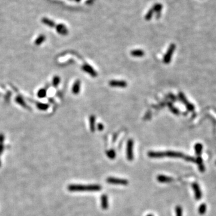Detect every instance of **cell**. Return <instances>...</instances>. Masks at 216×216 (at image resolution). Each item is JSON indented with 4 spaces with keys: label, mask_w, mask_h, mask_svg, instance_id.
Segmentation results:
<instances>
[{
    "label": "cell",
    "mask_w": 216,
    "mask_h": 216,
    "mask_svg": "<svg viewBox=\"0 0 216 216\" xmlns=\"http://www.w3.org/2000/svg\"><path fill=\"white\" fill-rule=\"evenodd\" d=\"M101 205L103 210H106L108 208V200L106 195H103L101 197Z\"/></svg>",
    "instance_id": "16"
},
{
    "label": "cell",
    "mask_w": 216,
    "mask_h": 216,
    "mask_svg": "<svg viewBox=\"0 0 216 216\" xmlns=\"http://www.w3.org/2000/svg\"><path fill=\"white\" fill-rule=\"evenodd\" d=\"M153 13H154V11H153V10L152 9H151L150 10H149L148 12L147 13L145 16V19L147 21H150L151 19L153 17Z\"/></svg>",
    "instance_id": "24"
},
{
    "label": "cell",
    "mask_w": 216,
    "mask_h": 216,
    "mask_svg": "<svg viewBox=\"0 0 216 216\" xmlns=\"http://www.w3.org/2000/svg\"><path fill=\"white\" fill-rule=\"evenodd\" d=\"M37 107L41 111H46L49 108V105L46 103H39L37 104Z\"/></svg>",
    "instance_id": "22"
},
{
    "label": "cell",
    "mask_w": 216,
    "mask_h": 216,
    "mask_svg": "<svg viewBox=\"0 0 216 216\" xmlns=\"http://www.w3.org/2000/svg\"><path fill=\"white\" fill-rule=\"evenodd\" d=\"M89 128L91 132H94L96 130V127H95V122H96V117L94 115H92L90 116L89 120Z\"/></svg>",
    "instance_id": "14"
},
{
    "label": "cell",
    "mask_w": 216,
    "mask_h": 216,
    "mask_svg": "<svg viewBox=\"0 0 216 216\" xmlns=\"http://www.w3.org/2000/svg\"><path fill=\"white\" fill-rule=\"evenodd\" d=\"M175 48H176V46H175V44H173V43H172L169 46L166 53V54L164 55V56L163 57L164 63L169 64L171 62V60L172 59V56L174 51H175Z\"/></svg>",
    "instance_id": "2"
},
{
    "label": "cell",
    "mask_w": 216,
    "mask_h": 216,
    "mask_svg": "<svg viewBox=\"0 0 216 216\" xmlns=\"http://www.w3.org/2000/svg\"><path fill=\"white\" fill-rule=\"evenodd\" d=\"M199 171H200L201 172H204L205 171V166L204 165L202 164H199Z\"/></svg>",
    "instance_id": "33"
},
{
    "label": "cell",
    "mask_w": 216,
    "mask_h": 216,
    "mask_svg": "<svg viewBox=\"0 0 216 216\" xmlns=\"http://www.w3.org/2000/svg\"><path fill=\"white\" fill-rule=\"evenodd\" d=\"M81 1V0H76V2H80Z\"/></svg>",
    "instance_id": "36"
},
{
    "label": "cell",
    "mask_w": 216,
    "mask_h": 216,
    "mask_svg": "<svg viewBox=\"0 0 216 216\" xmlns=\"http://www.w3.org/2000/svg\"><path fill=\"white\" fill-rule=\"evenodd\" d=\"M82 69L84 72L88 73L89 75H91V76H93V78H96L97 76V73L94 70V69L92 67H91V66H90L89 65H88L87 64H85L84 65H83Z\"/></svg>",
    "instance_id": "7"
},
{
    "label": "cell",
    "mask_w": 216,
    "mask_h": 216,
    "mask_svg": "<svg viewBox=\"0 0 216 216\" xmlns=\"http://www.w3.org/2000/svg\"><path fill=\"white\" fill-rule=\"evenodd\" d=\"M178 96H179V98H180V100H181V102L186 105V106L187 107V108L188 109V111H194L195 106H193V105L190 103L188 102L186 96H184V94L183 93L180 92L179 93Z\"/></svg>",
    "instance_id": "5"
},
{
    "label": "cell",
    "mask_w": 216,
    "mask_h": 216,
    "mask_svg": "<svg viewBox=\"0 0 216 216\" xmlns=\"http://www.w3.org/2000/svg\"><path fill=\"white\" fill-rule=\"evenodd\" d=\"M107 183L112 184H121V185H127L129 183V181L127 180L116 178L113 177H109L106 179Z\"/></svg>",
    "instance_id": "3"
},
{
    "label": "cell",
    "mask_w": 216,
    "mask_h": 216,
    "mask_svg": "<svg viewBox=\"0 0 216 216\" xmlns=\"http://www.w3.org/2000/svg\"><path fill=\"white\" fill-rule=\"evenodd\" d=\"M130 54L133 56H136V57H141L145 55L144 52L142 51V50L140 49H136V50H133L130 52Z\"/></svg>",
    "instance_id": "17"
},
{
    "label": "cell",
    "mask_w": 216,
    "mask_h": 216,
    "mask_svg": "<svg viewBox=\"0 0 216 216\" xmlns=\"http://www.w3.org/2000/svg\"><path fill=\"white\" fill-rule=\"evenodd\" d=\"M69 190L71 192H80V191H98L102 189V187L97 184L94 185H80L71 184L68 187Z\"/></svg>",
    "instance_id": "1"
},
{
    "label": "cell",
    "mask_w": 216,
    "mask_h": 216,
    "mask_svg": "<svg viewBox=\"0 0 216 216\" xmlns=\"http://www.w3.org/2000/svg\"><path fill=\"white\" fill-rule=\"evenodd\" d=\"M151 9L153 10L154 12H156L157 13L160 14V12L162 11V9H163V6L160 3H156L153 6Z\"/></svg>",
    "instance_id": "19"
},
{
    "label": "cell",
    "mask_w": 216,
    "mask_h": 216,
    "mask_svg": "<svg viewBox=\"0 0 216 216\" xmlns=\"http://www.w3.org/2000/svg\"><path fill=\"white\" fill-rule=\"evenodd\" d=\"M192 188L195 192V196L196 200H199V199H201L202 198V194L201 190L198 184L196 183V182H194V183L192 184Z\"/></svg>",
    "instance_id": "9"
},
{
    "label": "cell",
    "mask_w": 216,
    "mask_h": 216,
    "mask_svg": "<svg viewBox=\"0 0 216 216\" xmlns=\"http://www.w3.org/2000/svg\"><path fill=\"white\" fill-rule=\"evenodd\" d=\"M166 156H168L169 157H184V154L177 151H168L165 152Z\"/></svg>",
    "instance_id": "13"
},
{
    "label": "cell",
    "mask_w": 216,
    "mask_h": 216,
    "mask_svg": "<svg viewBox=\"0 0 216 216\" xmlns=\"http://www.w3.org/2000/svg\"><path fill=\"white\" fill-rule=\"evenodd\" d=\"M202 149L203 146L201 143H197L195 145V151L196 153V154L198 156H200L202 152Z\"/></svg>",
    "instance_id": "18"
},
{
    "label": "cell",
    "mask_w": 216,
    "mask_h": 216,
    "mask_svg": "<svg viewBox=\"0 0 216 216\" xmlns=\"http://www.w3.org/2000/svg\"><path fill=\"white\" fill-rule=\"evenodd\" d=\"M168 107H169L170 110H171V111L173 114H176V115H177V114H179V111H178V110H177L175 107H174L173 106H172V105L171 103H168Z\"/></svg>",
    "instance_id": "29"
},
{
    "label": "cell",
    "mask_w": 216,
    "mask_h": 216,
    "mask_svg": "<svg viewBox=\"0 0 216 216\" xmlns=\"http://www.w3.org/2000/svg\"><path fill=\"white\" fill-rule=\"evenodd\" d=\"M46 89L45 88H41L37 92V97L40 98H45L46 96Z\"/></svg>",
    "instance_id": "21"
},
{
    "label": "cell",
    "mask_w": 216,
    "mask_h": 216,
    "mask_svg": "<svg viewBox=\"0 0 216 216\" xmlns=\"http://www.w3.org/2000/svg\"><path fill=\"white\" fill-rule=\"evenodd\" d=\"M148 155L151 158H162L166 156V154L162 151H149L148 153Z\"/></svg>",
    "instance_id": "11"
},
{
    "label": "cell",
    "mask_w": 216,
    "mask_h": 216,
    "mask_svg": "<svg viewBox=\"0 0 216 216\" xmlns=\"http://www.w3.org/2000/svg\"><path fill=\"white\" fill-rule=\"evenodd\" d=\"M196 162L197 163V164H202V159L200 156H198V157L196 159Z\"/></svg>",
    "instance_id": "31"
},
{
    "label": "cell",
    "mask_w": 216,
    "mask_h": 216,
    "mask_svg": "<svg viewBox=\"0 0 216 216\" xmlns=\"http://www.w3.org/2000/svg\"><path fill=\"white\" fill-rule=\"evenodd\" d=\"M3 150H4V146L2 145V144H0V154L3 152Z\"/></svg>",
    "instance_id": "35"
},
{
    "label": "cell",
    "mask_w": 216,
    "mask_h": 216,
    "mask_svg": "<svg viewBox=\"0 0 216 216\" xmlns=\"http://www.w3.org/2000/svg\"><path fill=\"white\" fill-rule=\"evenodd\" d=\"M133 141L132 139H129L127 144V157L129 161H131L133 159Z\"/></svg>",
    "instance_id": "4"
},
{
    "label": "cell",
    "mask_w": 216,
    "mask_h": 216,
    "mask_svg": "<svg viewBox=\"0 0 216 216\" xmlns=\"http://www.w3.org/2000/svg\"><path fill=\"white\" fill-rule=\"evenodd\" d=\"M184 159L188 162H196V159L195 158L190 157V156H184Z\"/></svg>",
    "instance_id": "30"
},
{
    "label": "cell",
    "mask_w": 216,
    "mask_h": 216,
    "mask_svg": "<svg viewBox=\"0 0 216 216\" xmlns=\"http://www.w3.org/2000/svg\"><path fill=\"white\" fill-rule=\"evenodd\" d=\"M206 205L205 204H202L199 206L198 208V212L201 215H203L206 213Z\"/></svg>",
    "instance_id": "23"
},
{
    "label": "cell",
    "mask_w": 216,
    "mask_h": 216,
    "mask_svg": "<svg viewBox=\"0 0 216 216\" xmlns=\"http://www.w3.org/2000/svg\"><path fill=\"white\" fill-rule=\"evenodd\" d=\"M4 135L3 134H0V144H2L3 142L4 141Z\"/></svg>",
    "instance_id": "34"
},
{
    "label": "cell",
    "mask_w": 216,
    "mask_h": 216,
    "mask_svg": "<svg viewBox=\"0 0 216 216\" xmlns=\"http://www.w3.org/2000/svg\"><path fill=\"white\" fill-rule=\"evenodd\" d=\"M0 166H1V162H0Z\"/></svg>",
    "instance_id": "38"
},
{
    "label": "cell",
    "mask_w": 216,
    "mask_h": 216,
    "mask_svg": "<svg viewBox=\"0 0 216 216\" xmlns=\"http://www.w3.org/2000/svg\"><path fill=\"white\" fill-rule=\"evenodd\" d=\"M215 164H216V162H215Z\"/></svg>",
    "instance_id": "39"
},
{
    "label": "cell",
    "mask_w": 216,
    "mask_h": 216,
    "mask_svg": "<svg viewBox=\"0 0 216 216\" xmlns=\"http://www.w3.org/2000/svg\"><path fill=\"white\" fill-rule=\"evenodd\" d=\"M45 40H46V37L45 35H40L36 40L35 43L36 45H40L43 42H44Z\"/></svg>",
    "instance_id": "20"
},
{
    "label": "cell",
    "mask_w": 216,
    "mask_h": 216,
    "mask_svg": "<svg viewBox=\"0 0 216 216\" xmlns=\"http://www.w3.org/2000/svg\"><path fill=\"white\" fill-rule=\"evenodd\" d=\"M103 128H104V126L103 124L102 123H98V125H97V129L99 131H102L103 130Z\"/></svg>",
    "instance_id": "32"
},
{
    "label": "cell",
    "mask_w": 216,
    "mask_h": 216,
    "mask_svg": "<svg viewBox=\"0 0 216 216\" xmlns=\"http://www.w3.org/2000/svg\"><path fill=\"white\" fill-rule=\"evenodd\" d=\"M107 155L108 156V157L110 158V159H114V158L115 157V156H116L115 152L113 150V149H111V150L108 151L107 152Z\"/></svg>",
    "instance_id": "28"
},
{
    "label": "cell",
    "mask_w": 216,
    "mask_h": 216,
    "mask_svg": "<svg viewBox=\"0 0 216 216\" xmlns=\"http://www.w3.org/2000/svg\"><path fill=\"white\" fill-rule=\"evenodd\" d=\"M16 102L23 107L26 106V104H25V103L23 99L21 96H18L16 98Z\"/></svg>",
    "instance_id": "26"
},
{
    "label": "cell",
    "mask_w": 216,
    "mask_h": 216,
    "mask_svg": "<svg viewBox=\"0 0 216 216\" xmlns=\"http://www.w3.org/2000/svg\"><path fill=\"white\" fill-rule=\"evenodd\" d=\"M157 180L158 181H159L160 182H162V183H166V182H172L173 180L172 178L170 177H168L163 175H160L157 177Z\"/></svg>",
    "instance_id": "10"
},
{
    "label": "cell",
    "mask_w": 216,
    "mask_h": 216,
    "mask_svg": "<svg viewBox=\"0 0 216 216\" xmlns=\"http://www.w3.org/2000/svg\"><path fill=\"white\" fill-rule=\"evenodd\" d=\"M41 22L44 23L45 25H47L49 27H51V28L55 27L56 26L55 23L54 21H53L51 19H49L47 18H43L42 19H41Z\"/></svg>",
    "instance_id": "15"
},
{
    "label": "cell",
    "mask_w": 216,
    "mask_h": 216,
    "mask_svg": "<svg viewBox=\"0 0 216 216\" xmlns=\"http://www.w3.org/2000/svg\"><path fill=\"white\" fill-rule=\"evenodd\" d=\"M109 85L112 87H118V88H126L127 86V83L124 80H112L109 81Z\"/></svg>",
    "instance_id": "6"
},
{
    "label": "cell",
    "mask_w": 216,
    "mask_h": 216,
    "mask_svg": "<svg viewBox=\"0 0 216 216\" xmlns=\"http://www.w3.org/2000/svg\"><path fill=\"white\" fill-rule=\"evenodd\" d=\"M60 78L58 76H55L54 77L53 80H52V85L54 87H56L58 85L60 84Z\"/></svg>",
    "instance_id": "25"
},
{
    "label": "cell",
    "mask_w": 216,
    "mask_h": 216,
    "mask_svg": "<svg viewBox=\"0 0 216 216\" xmlns=\"http://www.w3.org/2000/svg\"><path fill=\"white\" fill-rule=\"evenodd\" d=\"M176 216H182V209L181 206H177L175 208Z\"/></svg>",
    "instance_id": "27"
},
{
    "label": "cell",
    "mask_w": 216,
    "mask_h": 216,
    "mask_svg": "<svg viewBox=\"0 0 216 216\" xmlns=\"http://www.w3.org/2000/svg\"><path fill=\"white\" fill-rule=\"evenodd\" d=\"M147 216H153L152 214H148V215H147Z\"/></svg>",
    "instance_id": "37"
},
{
    "label": "cell",
    "mask_w": 216,
    "mask_h": 216,
    "mask_svg": "<svg viewBox=\"0 0 216 216\" xmlns=\"http://www.w3.org/2000/svg\"><path fill=\"white\" fill-rule=\"evenodd\" d=\"M80 81L79 80H77L74 83V84L72 87V93L74 94H78L80 92Z\"/></svg>",
    "instance_id": "12"
},
{
    "label": "cell",
    "mask_w": 216,
    "mask_h": 216,
    "mask_svg": "<svg viewBox=\"0 0 216 216\" xmlns=\"http://www.w3.org/2000/svg\"><path fill=\"white\" fill-rule=\"evenodd\" d=\"M56 32L62 36H67L69 33L68 29L64 24L59 23L56 26Z\"/></svg>",
    "instance_id": "8"
}]
</instances>
